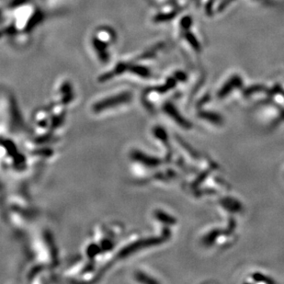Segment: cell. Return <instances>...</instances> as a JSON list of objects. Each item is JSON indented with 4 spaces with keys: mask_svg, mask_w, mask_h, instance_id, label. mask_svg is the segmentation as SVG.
<instances>
[{
    "mask_svg": "<svg viewBox=\"0 0 284 284\" xmlns=\"http://www.w3.org/2000/svg\"><path fill=\"white\" fill-rule=\"evenodd\" d=\"M130 98H131V95L128 94V93L114 96V97L108 98L106 100H103L102 101L96 103L93 106V110L97 113L102 112V111L107 110L109 108L114 107L115 105H120L121 103L127 102V101H129Z\"/></svg>",
    "mask_w": 284,
    "mask_h": 284,
    "instance_id": "6da1fadb",
    "label": "cell"
},
{
    "mask_svg": "<svg viewBox=\"0 0 284 284\" xmlns=\"http://www.w3.org/2000/svg\"><path fill=\"white\" fill-rule=\"evenodd\" d=\"M136 276H137V277H136L137 280L140 281V282H142V283H148V284H156V283H158L157 281L148 278V276H146V275L143 274V273H140V272Z\"/></svg>",
    "mask_w": 284,
    "mask_h": 284,
    "instance_id": "8992f818",
    "label": "cell"
},
{
    "mask_svg": "<svg viewBox=\"0 0 284 284\" xmlns=\"http://www.w3.org/2000/svg\"><path fill=\"white\" fill-rule=\"evenodd\" d=\"M203 118L205 119H209V120H212L213 121H220V117H218L217 115H215V114H204L202 115Z\"/></svg>",
    "mask_w": 284,
    "mask_h": 284,
    "instance_id": "52a82bcc",
    "label": "cell"
},
{
    "mask_svg": "<svg viewBox=\"0 0 284 284\" xmlns=\"http://www.w3.org/2000/svg\"><path fill=\"white\" fill-rule=\"evenodd\" d=\"M133 158L135 160H138L140 162H142L143 164H145L146 166H157V165L160 163V161L157 159V158H148L147 156H145L144 154L140 153V152H135L133 155Z\"/></svg>",
    "mask_w": 284,
    "mask_h": 284,
    "instance_id": "277c9868",
    "label": "cell"
},
{
    "mask_svg": "<svg viewBox=\"0 0 284 284\" xmlns=\"http://www.w3.org/2000/svg\"><path fill=\"white\" fill-rule=\"evenodd\" d=\"M156 216H157L158 220L164 222L166 224H174V223H176V220H174L170 215H166L163 212L156 213Z\"/></svg>",
    "mask_w": 284,
    "mask_h": 284,
    "instance_id": "5b68a950",
    "label": "cell"
},
{
    "mask_svg": "<svg viewBox=\"0 0 284 284\" xmlns=\"http://www.w3.org/2000/svg\"><path fill=\"white\" fill-rule=\"evenodd\" d=\"M165 111L168 113V114H170L171 117L176 120L177 121V123H179L180 125H182L183 127H186V128H189L190 127V124L187 120H185L184 118H182L181 116H179V114H177V111L175 110V108L173 106H171L170 104H168L165 106Z\"/></svg>",
    "mask_w": 284,
    "mask_h": 284,
    "instance_id": "3957f363",
    "label": "cell"
},
{
    "mask_svg": "<svg viewBox=\"0 0 284 284\" xmlns=\"http://www.w3.org/2000/svg\"><path fill=\"white\" fill-rule=\"evenodd\" d=\"M162 242V239L159 238H150V239L143 240V241H139L136 243H133L132 245L125 247L124 249H122L120 252V258H125L127 256H129L130 254L135 252L137 250H140L142 248H145L146 246H150L152 245H157Z\"/></svg>",
    "mask_w": 284,
    "mask_h": 284,
    "instance_id": "7a4b0ae2",
    "label": "cell"
}]
</instances>
